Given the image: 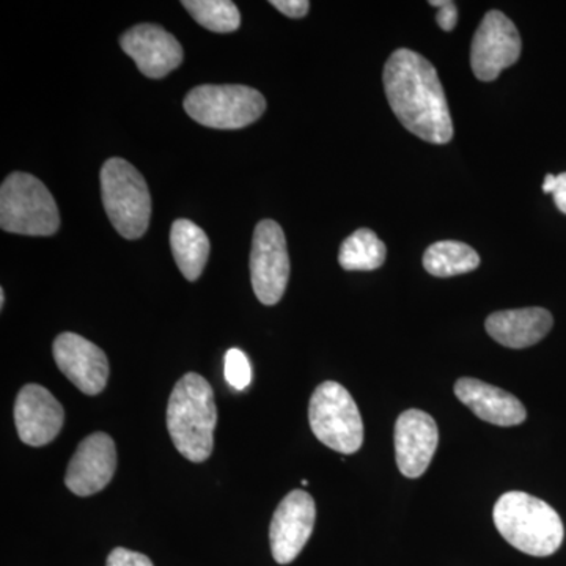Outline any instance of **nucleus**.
I'll return each mask as SVG.
<instances>
[{"label": "nucleus", "instance_id": "10", "mask_svg": "<svg viewBox=\"0 0 566 566\" xmlns=\"http://www.w3.org/2000/svg\"><path fill=\"white\" fill-rule=\"evenodd\" d=\"M314 497L303 490L286 494L274 512L270 526L271 553L279 565L292 564L314 532Z\"/></svg>", "mask_w": 566, "mask_h": 566}, {"label": "nucleus", "instance_id": "5", "mask_svg": "<svg viewBox=\"0 0 566 566\" xmlns=\"http://www.w3.org/2000/svg\"><path fill=\"white\" fill-rule=\"evenodd\" d=\"M102 192L114 229L126 240L144 237L151 218V197L139 170L125 159H109L102 169Z\"/></svg>", "mask_w": 566, "mask_h": 566}, {"label": "nucleus", "instance_id": "28", "mask_svg": "<svg viewBox=\"0 0 566 566\" xmlns=\"http://www.w3.org/2000/svg\"><path fill=\"white\" fill-rule=\"evenodd\" d=\"M3 305H6V292H3V289H0V308H3Z\"/></svg>", "mask_w": 566, "mask_h": 566}, {"label": "nucleus", "instance_id": "1", "mask_svg": "<svg viewBox=\"0 0 566 566\" xmlns=\"http://www.w3.org/2000/svg\"><path fill=\"white\" fill-rule=\"evenodd\" d=\"M382 81L387 102L408 132L430 144L452 140L453 123L444 88L427 59L401 48L386 62Z\"/></svg>", "mask_w": 566, "mask_h": 566}, {"label": "nucleus", "instance_id": "2", "mask_svg": "<svg viewBox=\"0 0 566 566\" xmlns=\"http://www.w3.org/2000/svg\"><path fill=\"white\" fill-rule=\"evenodd\" d=\"M218 408L203 376L186 374L175 385L167 405V430L175 449L192 463H203L214 449Z\"/></svg>", "mask_w": 566, "mask_h": 566}, {"label": "nucleus", "instance_id": "23", "mask_svg": "<svg viewBox=\"0 0 566 566\" xmlns=\"http://www.w3.org/2000/svg\"><path fill=\"white\" fill-rule=\"evenodd\" d=\"M106 566H155L150 557L126 547H115L107 557Z\"/></svg>", "mask_w": 566, "mask_h": 566}, {"label": "nucleus", "instance_id": "16", "mask_svg": "<svg viewBox=\"0 0 566 566\" xmlns=\"http://www.w3.org/2000/svg\"><path fill=\"white\" fill-rule=\"evenodd\" d=\"M455 395L479 419L499 427H516L527 419L526 408L515 395L475 378L458 379Z\"/></svg>", "mask_w": 566, "mask_h": 566}, {"label": "nucleus", "instance_id": "25", "mask_svg": "<svg viewBox=\"0 0 566 566\" xmlns=\"http://www.w3.org/2000/svg\"><path fill=\"white\" fill-rule=\"evenodd\" d=\"M271 6L275 7L285 17L293 18V20H300L311 10V2L307 0H273Z\"/></svg>", "mask_w": 566, "mask_h": 566}, {"label": "nucleus", "instance_id": "7", "mask_svg": "<svg viewBox=\"0 0 566 566\" xmlns=\"http://www.w3.org/2000/svg\"><path fill=\"white\" fill-rule=\"evenodd\" d=\"M185 109L208 128L240 129L262 117L266 99L245 85H200L186 96Z\"/></svg>", "mask_w": 566, "mask_h": 566}, {"label": "nucleus", "instance_id": "12", "mask_svg": "<svg viewBox=\"0 0 566 566\" xmlns=\"http://www.w3.org/2000/svg\"><path fill=\"white\" fill-rule=\"evenodd\" d=\"M117 471V447L109 434L93 433L77 447L66 469L65 485L71 493L87 497L109 485Z\"/></svg>", "mask_w": 566, "mask_h": 566}, {"label": "nucleus", "instance_id": "27", "mask_svg": "<svg viewBox=\"0 0 566 566\" xmlns=\"http://www.w3.org/2000/svg\"><path fill=\"white\" fill-rule=\"evenodd\" d=\"M554 188H556V175L547 174L543 182V192L553 193Z\"/></svg>", "mask_w": 566, "mask_h": 566}, {"label": "nucleus", "instance_id": "6", "mask_svg": "<svg viewBox=\"0 0 566 566\" xmlns=\"http://www.w3.org/2000/svg\"><path fill=\"white\" fill-rule=\"evenodd\" d=\"M308 422L319 442L353 455L364 444V423L352 394L338 382L316 387L308 405Z\"/></svg>", "mask_w": 566, "mask_h": 566}, {"label": "nucleus", "instance_id": "9", "mask_svg": "<svg viewBox=\"0 0 566 566\" xmlns=\"http://www.w3.org/2000/svg\"><path fill=\"white\" fill-rule=\"evenodd\" d=\"M521 36L516 25L502 11H488L476 29L471 48V66L476 80L494 81L499 74L517 62Z\"/></svg>", "mask_w": 566, "mask_h": 566}, {"label": "nucleus", "instance_id": "20", "mask_svg": "<svg viewBox=\"0 0 566 566\" xmlns=\"http://www.w3.org/2000/svg\"><path fill=\"white\" fill-rule=\"evenodd\" d=\"M386 244L368 229L346 238L338 252V263L346 271H374L386 262Z\"/></svg>", "mask_w": 566, "mask_h": 566}, {"label": "nucleus", "instance_id": "26", "mask_svg": "<svg viewBox=\"0 0 566 566\" xmlns=\"http://www.w3.org/2000/svg\"><path fill=\"white\" fill-rule=\"evenodd\" d=\"M558 210L566 214V172L556 175V188L553 191Z\"/></svg>", "mask_w": 566, "mask_h": 566}, {"label": "nucleus", "instance_id": "19", "mask_svg": "<svg viewBox=\"0 0 566 566\" xmlns=\"http://www.w3.org/2000/svg\"><path fill=\"white\" fill-rule=\"evenodd\" d=\"M479 253L460 241H439L431 244L423 255V268L436 277H453L476 270Z\"/></svg>", "mask_w": 566, "mask_h": 566}, {"label": "nucleus", "instance_id": "22", "mask_svg": "<svg viewBox=\"0 0 566 566\" xmlns=\"http://www.w3.org/2000/svg\"><path fill=\"white\" fill-rule=\"evenodd\" d=\"M223 375L227 382L237 390H244L251 385L252 368L248 356L241 349L232 348L226 354V365H223Z\"/></svg>", "mask_w": 566, "mask_h": 566}, {"label": "nucleus", "instance_id": "18", "mask_svg": "<svg viewBox=\"0 0 566 566\" xmlns=\"http://www.w3.org/2000/svg\"><path fill=\"white\" fill-rule=\"evenodd\" d=\"M170 248L181 274L189 282L202 275L210 256V240L207 233L188 219H178L170 230Z\"/></svg>", "mask_w": 566, "mask_h": 566}, {"label": "nucleus", "instance_id": "13", "mask_svg": "<svg viewBox=\"0 0 566 566\" xmlns=\"http://www.w3.org/2000/svg\"><path fill=\"white\" fill-rule=\"evenodd\" d=\"M65 411L57 398L40 385L22 387L14 401V424L24 444L43 447L61 433Z\"/></svg>", "mask_w": 566, "mask_h": 566}, {"label": "nucleus", "instance_id": "11", "mask_svg": "<svg viewBox=\"0 0 566 566\" xmlns=\"http://www.w3.org/2000/svg\"><path fill=\"white\" fill-rule=\"evenodd\" d=\"M54 359L63 375L82 394L98 395L109 379V360L103 349L74 333L59 335L52 346Z\"/></svg>", "mask_w": 566, "mask_h": 566}, {"label": "nucleus", "instance_id": "24", "mask_svg": "<svg viewBox=\"0 0 566 566\" xmlns=\"http://www.w3.org/2000/svg\"><path fill=\"white\" fill-rule=\"evenodd\" d=\"M431 7H438L439 13L436 21L439 28L446 32H452L457 28L458 9L455 2H447V0H431Z\"/></svg>", "mask_w": 566, "mask_h": 566}, {"label": "nucleus", "instance_id": "14", "mask_svg": "<svg viewBox=\"0 0 566 566\" xmlns=\"http://www.w3.org/2000/svg\"><path fill=\"white\" fill-rule=\"evenodd\" d=\"M439 431L433 417L408 409L395 423V457L401 474L419 479L427 472L438 449Z\"/></svg>", "mask_w": 566, "mask_h": 566}, {"label": "nucleus", "instance_id": "17", "mask_svg": "<svg viewBox=\"0 0 566 566\" xmlns=\"http://www.w3.org/2000/svg\"><path fill=\"white\" fill-rule=\"evenodd\" d=\"M553 315L542 307L516 308L491 314L488 334L506 348L523 349L536 345L553 329Z\"/></svg>", "mask_w": 566, "mask_h": 566}, {"label": "nucleus", "instance_id": "4", "mask_svg": "<svg viewBox=\"0 0 566 566\" xmlns=\"http://www.w3.org/2000/svg\"><path fill=\"white\" fill-rule=\"evenodd\" d=\"M0 227L24 237H51L61 214L50 189L33 175L14 172L0 188Z\"/></svg>", "mask_w": 566, "mask_h": 566}, {"label": "nucleus", "instance_id": "3", "mask_svg": "<svg viewBox=\"0 0 566 566\" xmlns=\"http://www.w3.org/2000/svg\"><path fill=\"white\" fill-rule=\"evenodd\" d=\"M493 517L499 534L527 556H553L564 543V523L556 510L523 491L501 495Z\"/></svg>", "mask_w": 566, "mask_h": 566}, {"label": "nucleus", "instance_id": "8", "mask_svg": "<svg viewBox=\"0 0 566 566\" xmlns=\"http://www.w3.org/2000/svg\"><path fill=\"white\" fill-rule=\"evenodd\" d=\"M290 277L285 233L271 219L256 223L251 252L252 289L260 303L274 305L282 300Z\"/></svg>", "mask_w": 566, "mask_h": 566}, {"label": "nucleus", "instance_id": "21", "mask_svg": "<svg viewBox=\"0 0 566 566\" xmlns=\"http://www.w3.org/2000/svg\"><path fill=\"white\" fill-rule=\"evenodd\" d=\"M182 7L208 31L230 33L240 28V10L230 0H185Z\"/></svg>", "mask_w": 566, "mask_h": 566}, {"label": "nucleus", "instance_id": "15", "mask_svg": "<svg viewBox=\"0 0 566 566\" xmlns=\"http://www.w3.org/2000/svg\"><path fill=\"white\" fill-rule=\"evenodd\" d=\"M122 50L136 62L144 76L161 80L181 65L185 52L172 33L161 25L139 24L123 33Z\"/></svg>", "mask_w": 566, "mask_h": 566}]
</instances>
